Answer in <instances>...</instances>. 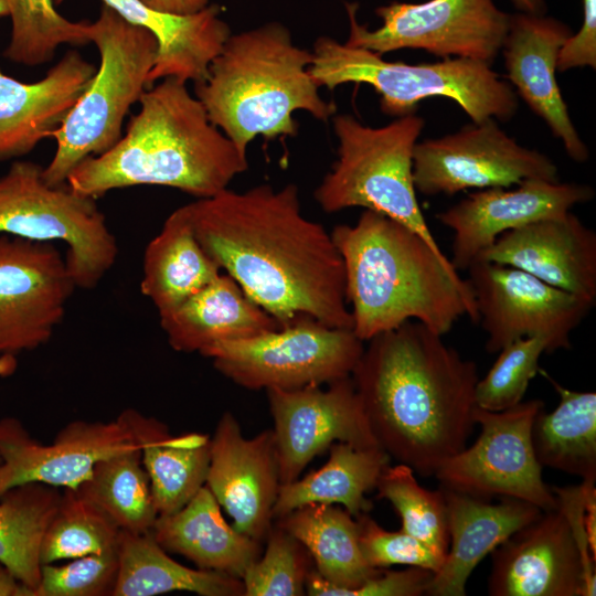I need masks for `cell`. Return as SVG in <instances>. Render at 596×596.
Here are the masks:
<instances>
[{
  "instance_id": "26",
  "label": "cell",
  "mask_w": 596,
  "mask_h": 596,
  "mask_svg": "<svg viewBox=\"0 0 596 596\" xmlns=\"http://www.w3.org/2000/svg\"><path fill=\"white\" fill-rule=\"evenodd\" d=\"M160 326L177 352L201 353L209 347L248 339L280 328L227 274L160 315Z\"/></svg>"
},
{
  "instance_id": "35",
  "label": "cell",
  "mask_w": 596,
  "mask_h": 596,
  "mask_svg": "<svg viewBox=\"0 0 596 596\" xmlns=\"http://www.w3.org/2000/svg\"><path fill=\"white\" fill-rule=\"evenodd\" d=\"M73 489L104 511L120 531L151 532L158 518L140 447L98 460Z\"/></svg>"
},
{
  "instance_id": "36",
  "label": "cell",
  "mask_w": 596,
  "mask_h": 596,
  "mask_svg": "<svg viewBox=\"0 0 596 596\" xmlns=\"http://www.w3.org/2000/svg\"><path fill=\"white\" fill-rule=\"evenodd\" d=\"M11 18L7 60L29 67L49 63L61 45L89 43L86 21L61 15L52 0H7Z\"/></svg>"
},
{
  "instance_id": "22",
  "label": "cell",
  "mask_w": 596,
  "mask_h": 596,
  "mask_svg": "<svg viewBox=\"0 0 596 596\" xmlns=\"http://www.w3.org/2000/svg\"><path fill=\"white\" fill-rule=\"evenodd\" d=\"M571 34L558 20L521 12L510 17L501 51L507 78L518 94L562 140L567 155L584 162L588 149L571 120L555 75L558 51Z\"/></svg>"
},
{
  "instance_id": "9",
  "label": "cell",
  "mask_w": 596,
  "mask_h": 596,
  "mask_svg": "<svg viewBox=\"0 0 596 596\" xmlns=\"http://www.w3.org/2000/svg\"><path fill=\"white\" fill-rule=\"evenodd\" d=\"M43 169L33 161L14 160L0 177V235L64 243L77 288L94 289L116 263V237L96 199L67 184L50 185Z\"/></svg>"
},
{
  "instance_id": "14",
  "label": "cell",
  "mask_w": 596,
  "mask_h": 596,
  "mask_svg": "<svg viewBox=\"0 0 596 596\" xmlns=\"http://www.w3.org/2000/svg\"><path fill=\"white\" fill-rule=\"evenodd\" d=\"M529 179L557 182V167L546 155L519 145L493 118L416 142L413 152L414 187L425 195L509 188Z\"/></svg>"
},
{
  "instance_id": "3",
  "label": "cell",
  "mask_w": 596,
  "mask_h": 596,
  "mask_svg": "<svg viewBox=\"0 0 596 596\" xmlns=\"http://www.w3.org/2000/svg\"><path fill=\"white\" fill-rule=\"evenodd\" d=\"M345 277L352 331L363 342L416 320L444 336L467 315L478 322L471 289L441 249L382 213L364 210L330 232Z\"/></svg>"
},
{
  "instance_id": "47",
  "label": "cell",
  "mask_w": 596,
  "mask_h": 596,
  "mask_svg": "<svg viewBox=\"0 0 596 596\" xmlns=\"http://www.w3.org/2000/svg\"><path fill=\"white\" fill-rule=\"evenodd\" d=\"M514 6L524 13L544 14V0H512Z\"/></svg>"
},
{
  "instance_id": "42",
  "label": "cell",
  "mask_w": 596,
  "mask_h": 596,
  "mask_svg": "<svg viewBox=\"0 0 596 596\" xmlns=\"http://www.w3.org/2000/svg\"><path fill=\"white\" fill-rule=\"evenodd\" d=\"M359 541L368 564L377 570L392 565L423 567L436 573L444 558L404 531H387L369 513L356 517Z\"/></svg>"
},
{
  "instance_id": "8",
  "label": "cell",
  "mask_w": 596,
  "mask_h": 596,
  "mask_svg": "<svg viewBox=\"0 0 596 596\" xmlns=\"http://www.w3.org/2000/svg\"><path fill=\"white\" fill-rule=\"evenodd\" d=\"M338 159L315 190L322 211L363 207L401 222L440 249L416 199L413 152L425 121L415 114L383 127H369L351 115L332 118Z\"/></svg>"
},
{
  "instance_id": "15",
  "label": "cell",
  "mask_w": 596,
  "mask_h": 596,
  "mask_svg": "<svg viewBox=\"0 0 596 596\" xmlns=\"http://www.w3.org/2000/svg\"><path fill=\"white\" fill-rule=\"evenodd\" d=\"M77 289L54 243L0 235V355L46 344Z\"/></svg>"
},
{
  "instance_id": "2",
  "label": "cell",
  "mask_w": 596,
  "mask_h": 596,
  "mask_svg": "<svg viewBox=\"0 0 596 596\" xmlns=\"http://www.w3.org/2000/svg\"><path fill=\"white\" fill-rule=\"evenodd\" d=\"M441 337L406 321L370 339L351 374L377 445L425 477L466 447L476 424L477 365Z\"/></svg>"
},
{
  "instance_id": "29",
  "label": "cell",
  "mask_w": 596,
  "mask_h": 596,
  "mask_svg": "<svg viewBox=\"0 0 596 596\" xmlns=\"http://www.w3.org/2000/svg\"><path fill=\"white\" fill-rule=\"evenodd\" d=\"M117 417L140 446L158 515L177 512L205 486L211 437L202 433L173 436L164 423L135 408Z\"/></svg>"
},
{
  "instance_id": "46",
  "label": "cell",
  "mask_w": 596,
  "mask_h": 596,
  "mask_svg": "<svg viewBox=\"0 0 596 596\" xmlns=\"http://www.w3.org/2000/svg\"><path fill=\"white\" fill-rule=\"evenodd\" d=\"M0 596H32L10 571L0 563Z\"/></svg>"
},
{
  "instance_id": "32",
  "label": "cell",
  "mask_w": 596,
  "mask_h": 596,
  "mask_svg": "<svg viewBox=\"0 0 596 596\" xmlns=\"http://www.w3.org/2000/svg\"><path fill=\"white\" fill-rule=\"evenodd\" d=\"M118 575L111 596H156L189 592L200 596H244L241 578L191 568L169 556L151 532L120 531Z\"/></svg>"
},
{
  "instance_id": "17",
  "label": "cell",
  "mask_w": 596,
  "mask_h": 596,
  "mask_svg": "<svg viewBox=\"0 0 596 596\" xmlns=\"http://www.w3.org/2000/svg\"><path fill=\"white\" fill-rule=\"evenodd\" d=\"M491 596H594L586 558L563 510L543 511L491 553Z\"/></svg>"
},
{
  "instance_id": "18",
  "label": "cell",
  "mask_w": 596,
  "mask_h": 596,
  "mask_svg": "<svg viewBox=\"0 0 596 596\" xmlns=\"http://www.w3.org/2000/svg\"><path fill=\"white\" fill-rule=\"evenodd\" d=\"M140 447L118 417L114 421H73L45 445L15 417L0 418V497L9 489L41 482L76 488L95 464Z\"/></svg>"
},
{
  "instance_id": "1",
  "label": "cell",
  "mask_w": 596,
  "mask_h": 596,
  "mask_svg": "<svg viewBox=\"0 0 596 596\" xmlns=\"http://www.w3.org/2000/svg\"><path fill=\"white\" fill-rule=\"evenodd\" d=\"M184 206L204 252L280 327L308 316L352 329L341 255L296 184L226 188Z\"/></svg>"
},
{
  "instance_id": "38",
  "label": "cell",
  "mask_w": 596,
  "mask_h": 596,
  "mask_svg": "<svg viewBox=\"0 0 596 596\" xmlns=\"http://www.w3.org/2000/svg\"><path fill=\"white\" fill-rule=\"evenodd\" d=\"M414 473L405 464L389 465L377 480V498L393 505L401 518L402 531L445 560L449 536L443 492L440 488L434 491L423 488Z\"/></svg>"
},
{
  "instance_id": "41",
  "label": "cell",
  "mask_w": 596,
  "mask_h": 596,
  "mask_svg": "<svg viewBox=\"0 0 596 596\" xmlns=\"http://www.w3.org/2000/svg\"><path fill=\"white\" fill-rule=\"evenodd\" d=\"M118 568L117 549L62 565L43 564L34 596H111Z\"/></svg>"
},
{
  "instance_id": "34",
  "label": "cell",
  "mask_w": 596,
  "mask_h": 596,
  "mask_svg": "<svg viewBox=\"0 0 596 596\" xmlns=\"http://www.w3.org/2000/svg\"><path fill=\"white\" fill-rule=\"evenodd\" d=\"M60 488L28 482L0 497V563L34 596L41 578V546L53 519Z\"/></svg>"
},
{
  "instance_id": "21",
  "label": "cell",
  "mask_w": 596,
  "mask_h": 596,
  "mask_svg": "<svg viewBox=\"0 0 596 596\" xmlns=\"http://www.w3.org/2000/svg\"><path fill=\"white\" fill-rule=\"evenodd\" d=\"M476 259L521 269L595 304L596 233L571 212L504 232Z\"/></svg>"
},
{
  "instance_id": "44",
  "label": "cell",
  "mask_w": 596,
  "mask_h": 596,
  "mask_svg": "<svg viewBox=\"0 0 596 596\" xmlns=\"http://www.w3.org/2000/svg\"><path fill=\"white\" fill-rule=\"evenodd\" d=\"M583 1V23L578 32L570 35L561 46L556 70L596 67V0Z\"/></svg>"
},
{
  "instance_id": "11",
  "label": "cell",
  "mask_w": 596,
  "mask_h": 596,
  "mask_svg": "<svg viewBox=\"0 0 596 596\" xmlns=\"http://www.w3.org/2000/svg\"><path fill=\"white\" fill-rule=\"evenodd\" d=\"M345 8L349 46L380 55L402 49L424 50L444 58L456 56L490 65L502 49L511 17L493 0L391 2L375 10L382 25L369 30L356 21V3Z\"/></svg>"
},
{
  "instance_id": "4",
  "label": "cell",
  "mask_w": 596,
  "mask_h": 596,
  "mask_svg": "<svg viewBox=\"0 0 596 596\" xmlns=\"http://www.w3.org/2000/svg\"><path fill=\"white\" fill-rule=\"evenodd\" d=\"M138 103L118 142L71 172L73 191L98 199L116 189L161 185L202 199L248 169L247 153L210 121L185 82L160 79Z\"/></svg>"
},
{
  "instance_id": "5",
  "label": "cell",
  "mask_w": 596,
  "mask_h": 596,
  "mask_svg": "<svg viewBox=\"0 0 596 596\" xmlns=\"http://www.w3.org/2000/svg\"><path fill=\"white\" fill-rule=\"evenodd\" d=\"M312 51L297 46L279 22L231 34L209 67L207 78L194 84V96L210 121L247 153L258 135L266 139L294 137L292 114L305 110L320 121L337 107L319 94L309 72Z\"/></svg>"
},
{
  "instance_id": "39",
  "label": "cell",
  "mask_w": 596,
  "mask_h": 596,
  "mask_svg": "<svg viewBox=\"0 0 596 596\" xmlns=\"http://www.w3.org/2000/svg\"><path fill=\"white\" fill-rule=\"evenodd\" d=\"M262 556L242 576L244 596L306 595V579L313 567L307 549L276 522L272 524Z\"/></svg>"
},
{
  "instance_id": "30",
  "label": "cell",
  "mask_w": 596,
  "mask_h": 596,
  "mask_svg": "<svg viewBox=\"0 0 596 596\" xmlns=\"http://www.w3.org/2000/svg\"><path fill=\"white\" fill-rule=\"evenodd\" d=\"M221 274L193 232L185 206L166 219L160 232L147 244L140 291L159 316L212 283Z\"/></svg>"
},
{
  "instance_id": "31",
  "label": "cell",
  "mask_w": 596,
  "mask_h": 596,
  "mask_svg": "<svg viewBox=\"0 0 596 596\" xmlns=\"http://www.w3.org/2000/svg\"><path fill=\"white\" fill-rule=\"evenodd\" d=\"M390 462L391 457L380 446L334 443L322 467L280 485L273 518L277 520L310 503L341 504L354 518L369 513L372 502L365 494L375 489Z\"/></svg>"
},
{
  "instance_id": "49",
  "label": "cell",
  "mask_w": 596,
  "mask_h": 596,
  "mask_svg": "<svg viewBox=\"0 0 596 596\" xmlns=\"http://www.w3.org/2000/svg\"><path fill=\"white\" fill-rule=\"evenodd\" d=\"M9 17V7L7 0H0V18Z\"/></svg>"
},
{
  "instance_id": "24",
  "label": "cell",
  "mask_w": 596,
  "mask_h": 596,
  "mask_svg": "<svg viewBox=\"0 0 596 596\" xmlns=\"http://www.w3.org/2000/svg\"><path fill=\"white\" fill-rule=\"evenodd\" d=\"M439 488L446 503L449 545L425 595L465 596L467 581L477 565L543 511L515 498L500 497L498 503H492L490 499Z\"/></svg>"
},
{
  "instance_id": "27",
  "label": "cell",
  "mask_w": 596,
  "mask_h": 596,
  "mask_svg": "<svg viewBox=\"0 0 596 596\" xmlns=\"http://www.w3.org/2000/svg\"><path fill=\"white\" fill-rule=\"evenodd\" d=\"M276 523L301 542L313 561L306 579L307 595L338 596L383 571L365 561L358 520L345 509L310 503L277 519Z\"/></svg>"
},
{
  "instance_id": "7",
  "label": "cell",
  "mask_w": 596,
  "mask_h": 596,
  "mask_svg": "<svg viewBox=\"0 0 596 596\" xmlns=\"http://www.w3.org/2000/svg\"><path fill=\"white\" fill-rule=\"evenodd\" d=\"M86 32L97 47L99 65L67 116L50 135L56 147L43 169V178L53 187L66 184L84 159L99 156L118 142L131 106L149 88V74L157 57L153 34L127 22L106 4L98 18L87 23Z\"/></svg>"
},
{
  "instance_id": "40",
  "label": "cell",
  "mask_w": 596,
  "mask_h": 596,
  "mask_svg": "<svg viewBox=\"0 0 596 596\" xmlns=\"http://www.w3.org/2000/svg\"><path fill=\"white\" fill-rule=\"evenodd\" d=\"M547 353L541 337H525L505 345L475 390L476 406L490 412L511 408L522 402L531 380L539 373V360Z\"/></svg>"
},
{
  "instance_id": "16",
  "label": "cell",
  "mask_w": 596,
  "mask_h": 596,
  "mask_svg": "<svg viewBox=\"0 0 596 596\" xmlns=\"http://www.w3.org/2000/svg\"><path fill=\"white\" fill-rule=\"evenodd\" d=\"M280 485L300 477L334 443L379 446L351 376L298 390H266Z\"/></svg>"
},
{
  "instance_id": "19",
  "label": "cell",
  "mask_w": 596,
  "mask_h": 596,
  "mask_svg": "<svg viewBox=\"0 0 596 596\" xmlns=\"http://www.w3.org/2000/svg\"><path fill=\"white\" fill-rule=\"evenodd\" d=\"M205 486L237 531L265 541L280 488L273 429L246 438L237 418L223 413L210 440Z\"/></svg>"
},
{
  "instance_id": "43",
  "label": "cell",
  "mask_w": 596,
  "mask_h": 596,
  "mask_svg": "<svg viewBox=\"0 0 596 596\" xmlns=\"http://www.w3.org/2000/svg\"><path fill=\"white\" fill-rule=\"evenodd\" d=\"M434 572L408 566L403 571L383 570L362 585L345 589L338 596H419L425 595Z\"/></svg>"
},
{
  "instance_id": "23",
  "label": "cell",
  "mask_w": 596,
  "mask_h": 596,
  "mask_svg": "<svg viewBox=\"0 0 596 596\" xmlns=\"http://www.w3.org/2000/svg\"><path fill=\"white\" fill-rule=\"evenodd\" d=\"M97 66L67 51L45 76L25 83L0 68V162L19 159L50 138L88 86Z\"/></svg>"
},
{
  "instance_id": "13",
  "label": "cell",
  "mask_w": 596,
  "mask_h": 596,
  "mask_svg": "<svg viewBox=\"0 0 596 596\" xmlns=\"http://www.w3.org/2000/svg\"><path fill=\"white\" fill-rule=\"evenodd\" d=\"M467 270L489 353L525 337L543 338L547 353L570 349L571 332L594 306L511 266L476 259Z\"/></svg>"
},
{
  "instance_id": "12",
  "label": "cell",
  "mask_w": 596,
  "mask_h": 596,
  "mask_svg": "<svg viewBox=\"0 0 596 596\" xmlns=\"http://www.w3.org/2000/svg\"><path fill=\"white\" fill-rule=\"evenodd\" d=\"M540 400L490 412L476 406L473 419L481 427L478 439L446 459L434 472L440 486L473 497H510L542 511L558 507L555 493L542 478L534 454L531 428Z\"/></svg>"
},
{
  "instance_id": "48",
  "label": "cell",
  "mask_w": 596,
  "mask_h": 596,
  "mask_svg": "<svg viewBox=\"0 0 596 596\" xmlns=\"http://www.w3.org/2000/svg\"><path fill=\"white\" fill-rule=\"evenodd\" d=\"M18 365L17 355L2 354L0 355V376H9L14 373Z\"/></svg>"
},
{
  "instance_id": "25",
  "label": "cell",
  "mask_w": 596,
  "mask_h": 596,
  "mask_svg": "<svg viewBox=\"0 0 596 596\" xmlns=\"http://www.w3.org/2000/svg\"><path fill=\"white\" fill-rule=\"evenodd\" d=\"M52 1L61 4L64 0ZM102 1L127 22L147 29L156 38L158 51L149 74V87L167 77L203 83L210 64L232 34L217 4H209L193 14L178 15L155 10L140 0Z\"/></svg>"
},
{
  "instance_id": "20",
  "label": "cell",
  "mask_w": 596,
  "mask_h": 596,
  "mask_svg": "<svg viewBox=\"0 0 596 596\" xmlns=\"http://www.w3.org/2000/svg\"><path fill=\"white\" fill-rule=\"evenodd\" d=\"M517 185L480 189L437 214L454 232L450 263L457 272L467 269L504 232L565 214L594 198L586 184L529 179Z\"/></svg>"
},
{
  "instance_id": "10",
  "label": "cell",
  "mask_w": 596,
  "mask_h": 596,
  "mask_svg": "<svg viewBox=\"0 0 596 596\" xmlns=\"http://www.w3.org/2000/svg\"><path fill=\"white\" fill-rule=\"evenodd\" d=\"M363 350L352 329L300 316L277 330L216 343L200 354L241 387L291 391L351 376Z\"/></svg>"
},
{
  "instance_id": "50",
  "label": "cell",
  "mask_w": 596,
  "mask_h": 596,
  "mask_svg": "<svg viewBox=\"0 0 596 596\" xmlns=\"http://www.w3.org/2000/svg\"><path fill=\"white\" fill-rule=\"evenodd\" d=\"M1 460V459H0Z\"/></svg>"
},
{
  "instance_id": "33",
  "label": "cell",
  "mask_w": 596,
  "mask_h": 596,
  "mask_svg": "<svg viewBox=\"0 0 596 596\" xmlns=\"http://www.w3.org/2000/svg\"><path fill=\"white\" fill-rule=\"evenodd\" d=\"M542 374L560 395L550 413L541 408L535 415L531 438L542 467L596 481V394L577 392L557 383L544 370Z\"/></svg>"
},
{
  "instance_id": "28",
  "label": "cell",
  "mask_w": 596,
  "mask_h": 596,
  "mask_svg": "<svg viewBox=\"0 0 596 596\" xmlns=\"http://www.w3.org/2000/svg\"><path fill=\"white\" fill-rule=\"evenodd\" d=\"M151 534L168 553L184 556L198 568L238 578L262 552V542L225 521L206 486L177 512L158 515Z\"/></svg>"
},
{
  "instance_id": "6",
  "label": "cell",
  "mask_w": 596,
  "mask_h": 596,
  "mask_svg": "<svg viewBox=\"0 0 596 596\" xmlns=\"http://www.w3.org/2000/svg\"><path fill=\"white\" fill-rule=\"evenodd\" d=\"M312 54L309 72L319 87L368 84L390 116L415 114L423 99L435 96L456 102L473 123L509 120L518 109L511 85L483 62L459 57L421 64L387 62L375 52L329 36L315 41Z\"/></svg>"
},
{
  "instance_id": "37",
  "label": "cell",
  "mask_w": 596,
  "mask_h": 596,
  "mask_svg": "<svg viewBox=\"0 0 596 596\" xmlns=\"http://www.w3.org/2000/svg\"><path fill=\"white\" fill-rule=\"evenodd\" d=\"M120 530L97 505L73 488H64L41 546V563L50 564L116 550Z\"/></svg>"
},
{
  "instance_id": "45",
  "label": "cell",
  "mask_w": 596,
  "mask_h": 596,
  "mask_svg": "<svg viewBox=\"0 0 596 596\" xmlns=\"http://www.w3.org/2000/svg\"><path fill=\"white\" fill-rule=\"evenodd\" d=\"M146 6L167 13L188 15L206 8L211 0H140Z\"/></svg>"
}]
</instances>
